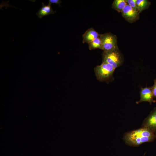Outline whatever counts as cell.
<instances>
[{
    "mask_svg": "<svg viewBox=\"0 0 156 156\" xmlns=\"http://www.w3.org/2000/svg\"><path fill=\"white\" fill-rule=\"evenodd\" d=\"M125 1L127 4L134 9L139 12L136 4V0H125Z\"/></svg>",
    "mask_w": 156,
    "mask_h": 156,
    "instance_id": "cell-13",
    "label": "cell"
},
{
    "mask_svg": "<svg viewBox=\"0 0 156 156\" xmlns=\"http://www.w3.org/2000/svg\"><path fill=\"white\" fill-rule=\"evenodd\" d=\"M90 50L96 49H101V42L100 37L98 38L88 44Z\"/></svg>",
    "mask_w": 156,
    "mask_h": 156,
    "instance_id": "cell-12",
    "label": "cell"
},
{
    "mask_svg": "<svg viewBox=\"0 0 156 156\" xmlns=\"http://www.w3.org/2000/svg\"><path fill=\"white\" fill-rule=\"evenodd\" d=\"M152 87L154 97L156 98V79L154 80V84Z\"/></svg>",
    "mask_w": 156,
    "mask_h": 156,
    "instance_id": "cell-14",
    "label": "cell"
},
{
    "mask_svg": "<svg viewBox=\"0 0 156 156\" xmlns=\"http://www.w3.org/2000/svg\"><path fill=\"white\" fill-rule=\"evenodd\" d=\"M156 136L155 133L143 127L127 133L124 136V139L127 144L137 146L144 142L153 141Z\"/></svg>",
    "mask_w": 156,
    "mask_h": 156,
    "instance_id": "cell-1",
    "label": "cell"
},
{
    "mask_svg": "<svg viewBox=\"0 0 156 156\" xmlns=\"http://www.w3.org/2000/svg\"><path fill=\"white\" fill-rule=\"evenodd\" d=\"M140 99L136 102L137 103H139L142 102H148L150 104L152 103H155V101L153 99L152 87H146L144 88H141L140 92Z\"/></svg>",
    "mask_w": 156,
    "mask_h": 156,
    "instance_id": "cell-6",
    "label": "cell"
},
{
    "mask_svg": "<svg viewBox=\"0 0 156 156\" xmlns=\"http://www.w3.org/2000/svg\"><path fill=\"white\" fill-rule=\"evenodd\" d=\"M101 42V50L108 51L118 49L116 36L109 32L100 35Z\"/></svg>",
    "mask_w": 156,
    "mask_h": 156,
    "instance_id": "cell-3",
    "label": "cell"
},
{
    "mask_svg": "<svg viewBox=\"0 0 156 156\" xmlns=\"http://www.w3.org/2000/svg\"><path fill=\"white\" fill-rule=\"evenodd\" d=\"M136 4L140 13L149 8L151 2L147 0H136Z\"/></svg>",
    "mask_w": 156,
    "mask_h": 156,
    "instance_id": "cell-11",
    "label": "cell"
},
{
    "mask_svg": "<svg viewBox=\"0 0 156 156\" xmlns=\"http://www.w3.org/2000/svg\"><path fill=\"white\" fill-rule=\"evenodd\" d=\"M155 135H156V131H155Z\"/></svg>",
    "mask_w": 156,
    "mask_h": 156,
    "instance_id": "cell-16",
    "label": "cell"
},
{
    "mask_svg": "<svg viewBox=\"0 0 156 156\" xmlns=\"http://www.w3.org/2000/svg\"><path fill=\"white\" fill-rule=\"evenodd\" d=\"M42 6L38 11L36 13L38 16L40 18L43 17L48 15L51 14H53L56 12L53 11L51 8V4L49 3L47 5L44 3H42Z\"/></svg>",
    "mask_w": 156,
    "mask_h": 156,
    "instance_id": "cell-9",
    "label": "cell"
},
{
    "mask_svg": "<svg viewBox=\"0 0 156 156\" xmlns=\"http://www.w3.org/2000/svg\"><path fill=\"white\" fill-rule=\"evenodd\" d=\"M122 16L128 22L132 23L139 18V12L127 4L121 12Z\"/></svg>",
    "mask_w": 156,
    "mask_h": 156,
    "instance_id": "cell-5",
    "label": "cell"
},
{
    "mask_svg": "<svg viewBox=\"0 0 156 156\" xmlns=\"http://www.w3.org/2000/svg\"><path fill=\"white\" fill-rule=\"evenodd\" d=\"M127 4L125 0H114L112 4V8L118 12H121Z\"/></svg>",
    "mask_w": 156,
    "mask_h": 156,
    "instance_id": "cell-10",
    "label": "cell"
},
{
    "mask_svg": "<svg viewBox=\"0 0 156 156\" xmlns=\"http://www.w3.org/2000/svg\"><path fill=\"white\" fill-rule=\"evenodd\" d=\"M49 3L51 4L52 3L58 4L60 6H61L60 4L62 3V1L60 0H49Z\"/></svg>",
    "mask_w": 156,
    "mask_h": 156,
    "instance_id": "cell-15",
    "label": "cell"
},
{
    "mask_svg": "<svg viewBox=\"0 0 156 156\" xmlns=\"http://www.w3.org/2000/svg\"><path fill=\"white\" fill-rule=\"evenodd\" d=\"M103 62L112 65L115 69L122 64V59L119 49L103 51L102 54Z\"/></svg>",
    "mask_w": 156,
    "mask_h": 156,
    "instance_id": "cell-4",
    "label": "cell"
},
{
    "mask_svg": "<svg viewBox=\"0 0 156 156\" xmlns=\"http://www.w3.org/2000/svg\"><path fill=\"white\" fill-rule=\"evenodd\" d=\"M92 27L88 29L83 35V43H89L100 36Z\"/></svg>",
    "mask_w": 156,
    "mask_h": 156,
    "instance_id": "cell-8",
    "label": "cell"
},
{
    "mask_svg": "<svg viewBox=\"0 0 156 156\" xmlns=\"http://www.w3.org/2000/svg\"><path fill=\"white\" fill-rule=\"evenodd\" d=\"M115 69L111 64L104 62L94 68L95 75L97 79L101 81H108L113 77Z\"/></svg>",
    "mask_w": 156,
    "mask_h": 156,
    "instance_id": "cell-2",
    "label": "cell"
},
{
    "mask_svg": "<svg viewBox=\"0 0 156 156\" xmlns=\"http://www.w3.org/2000/svg\"><path fill=\"white\" fill-rule=\"evenodd\" d=\"M143 126L155 132L156 131V107L145 119L143 124Z\"/></svg>",
    "mask_w": 156,
    "mask_h": 156,
    "instance_id": "cell-7",
    "label": "cell"
}]
</instances>
